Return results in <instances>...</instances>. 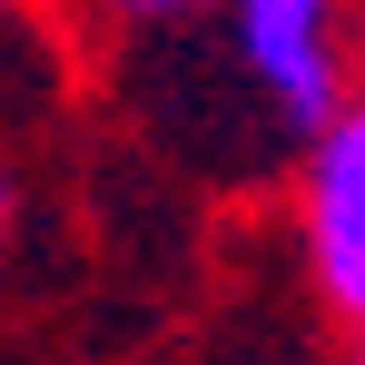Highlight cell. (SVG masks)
I'll return each mask as SVG.
<instances>
[{
	"label": "cell",
	"instance_id": "1",
	"mask_svg": "<svg viewBox=\"0 0 365 365\" xmlns=\"http://www.w3.org/2000/svg\"><path fill=\"white\" fill-rule=\"evenodd\" d=\"M217 30L287 138H316L346 109V0H217Z\"/></svg>",
	"mask_w": 365,
	"mask_h": 365
},
{
	"label": "cell",
	"instance_id": "3",
	"mask_svg": "<svg viewBox=\"0 0 365 365\" xmlns=\"http://www.w3.org/2000/svg\"><path fill=\"white\" fill-rule=\"evenodd\" d=\"M119 20H178V10H207V0H109Z\"/></svg>",
	"mask_w": 365,
	"mask_h": 365
},
{
	"label": "cell",
	"instance_id": "2",
	"mask_svg": "<svg viewBox=\"0 0 365 365\" xmlns=\"http://www.w3.org/2000/svg\"><path fill=\"white\" fill-rule=\"evenodd\" d=\"M306 148H316L306 158V267L326 306L365 326V99H346Z\"/></svg>",
	"mask_w": 365,
	"mask_h": 365
},
{
	"label": "cell",
	"instance_id": "4",
	"mask_svg": "<svg viewBox=\"0 0 365 365\" xmlns=\"http://www.w3.org/2000/svg\"><path fill=\"white\" fill-rule=\"evenodd\" d=\"M0 217H10V178H0Z\"/></svg>",
	"mask_w": 365,
	"mask_h": 365
},
{
	"label": "cell",
	"instance_id": "5",
	"mask_svg": "<svg viewBox=\"0 0 365 365\" xmlns=\"http://www.w3.org/2000/svg\"><path fill=\"white\" fill-rule=\"evenodd\" d=\"M356 365H365V346H356Z\"/></svg>",
	"mask_w": 365,
	"mask_h": 365
}]
</instances>
